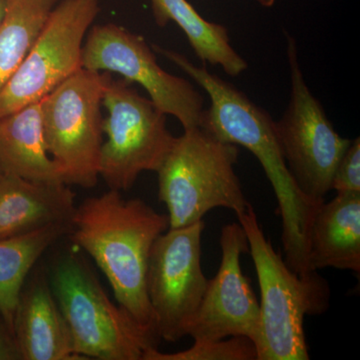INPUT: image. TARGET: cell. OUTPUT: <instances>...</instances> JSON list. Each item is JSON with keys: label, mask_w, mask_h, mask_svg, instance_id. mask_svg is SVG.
I'll use <instances>...</instances> for the list:
<instances>
[{"label": "cell", "mask_w": 360, "mask_h": 360, "mask_svg": "<svg viewBox=\"0 0 360 360\" xmlns=\"http://www.w3.org/2000/svg\"><path fill=\"white\" fill-rule=\"evenodd\" d=\"M153 49L179 66L205 90L210 106L200 127L220 141L241 146L259 161L271 184L283 219V259L295 274L309 272V233L324 201L312 200L298 188L283 158L271 116L243 92L210 72L205 63L193 65L184 54L153 44Z\"/></svg>", "instance_id": "obj_1"}, {"label": "cell", "mask_w": 360, "mask_h": 360, "mask_svg": "<svg viewBox=\"0 0 360 360\" xmlns=\"http://www.w3.org/2000/svg\"><path fill=\"white\" fill-rule=\"evenodd\" d=\"M168 229L167 215L110 189L77 206L68 233L103 272L117 304L160 340L146 292V271L153 243Z\"/></svg>", "instance_id": "obj_2"}, {"label": "cell", "mask_w": 360, "mask_h": 360, "mask_svg": "<svg viewBox=\"0 0 360 360\" xmlns=\"http://www.w3.org/2000/svg\"><path fill=\"white\" fill-rule=\"evenodd\" d=\"M238 217L262 293L257 360H309L303 322L307 315L328 310V283L317 271L300 276L288 266L265 236L252 205Z\"/></svg>", "instance_id": "obj_3"}, {"label": "cell", "mask_w": 360, "mask_h": 360, "mask_svg": "<svg viewBox=\"0 0 360 360\" xmlns=\"http://www.w3.org/2000/svg\"><path fill=\"white\" fill-rule=\"evenodd\" d=\"M238 146L220 141L200 127L184 130L158 170V198L167 205L169 229L203 220L217 207L236 217L250 203L246 200L234 167Z\"/></svg>", "instance_id": "obj_4"}, {"label": "cell", "mask_w": 360, "mask_h": 360, "mask_svg": "<svg viewBox=\"0 0 360 360\" xmlns=\"http://www.w3.org/2000/svg\"><path fill=\"white\" fill-rule=\"evenodd\" d=\"M52 292L82 359L142 360L160 338L111 302L94 270L77 253L63 255L49 277Z\"/></svg>", "instance_id": "obj_5"}, {"label": "cell", "mask_w": 360, "mask_h": 360, "mask_svg": "<svg viewBox=\"0 0 360 360\" xmlns=\"http://www.w3.org/2000/svg\"><path fill=\"white\" fill-rule=\"evenodd\" d=\"M111 73L82 68L40 101L45 141L66 184L91 188L103 144V99Z\"/></svg>", "instance_id": "obj_6"}, {"label": "cell", "mask_w": 360, "mask_h": 360, "mask_svg": "<svg viewBox=\"0 0 360 360\" xmlns=\"http://www.w3.org/2000/svg\"><path fill=\"white\" fill-rule=\"evenodd\" d=\"M106 141L101 148L99 176L108 188L129 191L143 172H158L175 141L167 115L125 79L111 80L103 99Z\"/></svg>", "instance_id": "obj_7"}, {"label": "cell", "mask_w": 360, "mask_h": 360, "mask_svg": "<svg viewBox=\"0 0 360 360\" xmlns=\"http://www.w3.org/2000/svg\"><path fill=\"white\" fill-rule=\"evenodd\" d=\"M297 58L295 40L288 35L290 99L274 127L286 165L298 188L312 200L324 201L331 191L336 167L352 141L336 132L307 86Z\"/></svg>", "instance_id": "obj_8"}, {"label": "cell", "mask_w": 360, "mask_h": 360, "mask_svg": "<svg viewBox=\"0 0 360 360\" xmlns=\"http://www.w3.org/2000/svg\"><path fill=\"white\" fill-rule=\"evenodd\" d=\"M101 0H60L39 39L0 89V118L37 103L82 68L86 33Z\"/></svg>", "instance_id": "obj_9"}, {"label": "cell", "mask_w": 360, "mask_h": 360, "mask_svg": "<svg viewBox=\"0 0 360 360\" xmlns=\"http://www.w3.org/2000/svg\"><path fill=\"white\" fill-rule=\"evenodd\" d=\"M82 68L117 73L141 85L158 108L176 117L184 130L200 127L202 96L186 79L162 70L141 35L115 23L94 25L84 40Z\"/></svg>", "instance_id": "obj_10"}, {"label": "cell", "mask_w": 360, "mask_h": 360, "mask_svg": "<svg viewBox=\"0 0 360 360\" xmlns=\"http://www.w3.org/2000/svg\"><path fill=\"white\" fill-rule=\"evenodd\" d=\"M203 220L168 229L156 239L149 255L146 292L160 340L176 342L200 307L207 286L201 267Z\"/></svg>", "instance_id": "obj_11"}, {"label": "cell", "mask_w": 360, "mask_h": 360, "mask_svg": "<svg viewBox=\"0 0 360 360\" xmlns=\"http://www.w3.org/2000/svg\"><path fill=\"white\" fill-rule=\"evenodd\" d=\"M219 243L221 262L219 271L208 279L200 307L187 326L186 335L194 341L246 336L257 347L259 302L241 269V255L250 251L243 226L236 222L224 225Z\"/></svg>", "instance_id": "obj_12"}, {"label": "cell", "mask_w": 360, "mask_h": 360, "mask_svg": "<svg viewBox=\"0 0 360 360\" xmlns=\"http://www.w3.org/2000/svg\"><path fill=\"white\" fill-rule=\"evenodd\" d=\"M13 335L21 360H84L75 354L68 323L44 270L35 272L21 290Z\"/></svg>", "instance_id": "obj_13"}, {"label": "cell", "mask_w": 360, "mask_h": 360, "mask_svg": "<svg viewBox=\"0 0 360 360\" xmlns=\"http://www.w3.org/2000/svg\"><path fill=\"white\" fill-rule=\"evenodd\" d=\"M75 208L68 184L34 181L4 172L0 175V239L59 222L71 224Z\"/></svg>", "instance_id": "obj_14"}, {"label": "cell", "mask_w": 360, "mask_h": 360, "mask_svg": "<svg viewBox=\"0 0 360 360\" xmlns=\"http://www.w3.org/2000/svg\"><path fill=\"white\" fill-rule=\"evenodd\" d=\"M360 271V193H338L324 201L309 233V269Z\"/></svg>", "instance_id": "obj_15"}, {"label": "cell", "mask_w": 360, "mask_h": 360, "mask_svg": "<svg viewBox=\"0 0 360 360\" xmlns=\"http://www.w3.org/2000/svg\"><path fill=\"white\" fill-rule=\"evenodd\" d=\"M0 167L25 179L65 184L47 149L40 101L0 118Z\"/></svg>", "instance_id": "obj_16"}, {"label": "cell", "mask_w": 360, "mask_h": 360, "mask_svg": "<svg viewBox=\"0 0 360 360\" xmlns=\"http://www.w3.org/2000/svg\"><path fill=\"white\" fill-rule=\"evenodd\" d=\"M150 2L158 25L165 27L169 21L176 23L203 63L221 66L231 77H238L248 68L245 59L231 46L226 28L205 20L187 0Z\"/></svg>", "instance_id": "obj_17"}, {"label": "cell", "mask_w": 360, "mask_h": 360, "mask_svg": "<svg viewBox=\"0 0 360 360\" xmlns=\"http://www.w3.org/2000/svg\"><path fill=\"white\" fill-rule=\"evenodd\" d=\"M70 229L71 224L59 222L22 236L0 239V316L11 333L26 278L45 251L61 236H68Z\"/></svg>", "instance_id": "obj_18"}, {"label": "cell", "mask_w": 360, "mask_h": 360, "mask_svg": "<svg viewBox=\"0 0 360 360\" xmlns=\"http://www.w3.org/2000/svg\"><path fill=\"white\" fill-rule=\"evenodd\" d=\"M60 0H7L0 23V89L39 39Z\"/></svg>", "instance_id": "obj_19"}, {"label": "cell", "mask_w": 360, "mask_h": 360, "mask_svg": "<svg viewBox=\"0 0 360 360\" xmlns=\"http://www.w3.org/2000/svg\"><path fill=\"white\" fill-rule=\"evenodd\" d=\"M142 360H257V349L250 338L231 336L227 340L194 341L193 347L175 354L149 348Z\"/></svg>", "instance_id": "obj_20"}, {"label": "cell", "mask_w": 360, "mask_h": 360, "mask_svg": "<svg viewBox=\"0 0 360 360\" xmlns=\"http://www.w3.org/2000/svg\"><path fill=\"white\" fill-rule=\"evenodd\" d=\"M338 193H360V139L352 141L338 163L331 182V191Z\"/></svg>", "instance_id": "obj_21"}, {"label": "cell", "mask_w": 360, "mask_h": 360, "mask_svg": "<svg viewBox=\"0 0 360 360\" xmlns=\"http://www.w3.org/2000/svg\"><path fill=\"white\" fill-rule=\"evenodd\" d=\"M21 360L20 350L11 329L0 323V360Z\"/></svg>", "instance_id": "obj_22"}, {"label": "cell", "mask_w": 360, "mask_h": 360, "mask_svg": "<svg viewBox=\"0 0 360 360\" xmlns=\"http://www.w3.org/2000/svg\"><path fill=\"white\" fill-rule=\"evenodd\" d=\"M7 0H0V23L4 20V13H6Z\"/></svg>", "instance_id": "obj_23"}, {"label": "cell", "mask_w": 360, "mask_h": 360, "mask_svg": "<svg viewBox=\"0 0 360 360\" xmlns=\"http://www.w3.org/2000/svg\"><path fill=\"white\" fill-rule=\"evenodd\" d=\"M258 4H262V6L270 7L274 6L276 0H257Z\"/></svg>", "instance_id": "obj_24"}, {"label": "cell", "mask_w": 360, "mask_h": 360, "mask_svg": "<svg viewBox=\"0 0 360 360\" xmlns=\"http://www.w3.org/2000/svg\"><path fill=\"white\" fill-rule=\"evenodd\" d=\"M4 174V170L1 169V167H0V175Z\"/></svg>", "instance_id": "obj_25"}]
</instances>
